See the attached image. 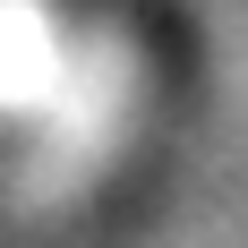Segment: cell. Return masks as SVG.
<instances>
[{
	"instance_id": "6da1fadb",
	"label": "cell",
	"mask_w": 248,
	"mask_h": 248,
	"mask_svg": "<svg viewBox=\"0 0 248 248\" xmlns=\"http://www.w3.org/2000/svg\"><path fill=\"white\" fill-rule=\"evenodd\" d=\"M77 86H94V51L43 0H0V111H69L86 120Z\"/></svg>"
}]
</instances>
